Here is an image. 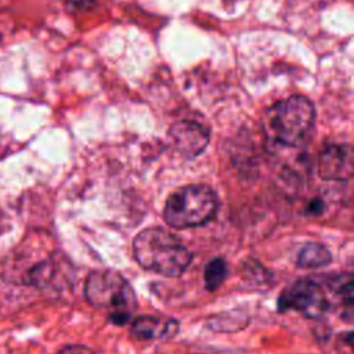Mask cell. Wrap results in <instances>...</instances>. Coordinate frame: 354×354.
Instances as JSON below:
<instances>
[{
  "instance_id": "obj_1",
  "label": "cell",
  "mask_w": 354,
  "mask_h": 354,
  "mask_svg": "<svg viewBox=\"0 0 354 354\" xmlns=\"http://www.w3.org/2000/svg\"><path fill=\"white\" fill-rule=\"evenodd\" d=\"M133 256L141 268L169 278L184 274L192 261L180 238L160 227L145 228L134 236Z\"/></svg>"
},
{
  "instance_id": "obj_2",
  "label": "cell",
  "mask_w": 354,
  "mask_h": 354,
  "mask_svg": "<svg viewBox=\"0 0 354 354\" xmlns=\"http://www.w3.org/2000/svg\"><path fill=\"white\" fill-rule=\"evenodd\" d=\"M315 109L313 102L303 95H290L271 105L263 116L266 136L285 147H300L313 130Z\"/></svg>"
},
{
  "instance_id": "obj_3",
  "label": "cell",
  "mask_w": 354,
  "mask_h": 354,
  "mask_svg": "<svg viewBox=\"0 0 354 354\" xmlns=\"http://www.w3.org/2000/svg\"><path fill=\"white\" fill-rule=\"evenodd\" d=\"M84 297L91 306L109 310V319L116 325L131 321L133 311L137 308L133 286L120 272L111 268L94 270L87 275Z\"/></svg>"
},
{
  "instance_id": "obj_4",
  "label": "cell",
  "mask_w": 354,
  "mask_h": 354,
  "mask_svg": "<svg viewBox=\"0 0 354 354\" xmlns=\"http://www.w3.org/2000/svg\"><path fill=\"white\" fill-rule=\"evenodd\" d=\"M218 210L216 192L203 184H191L174 191L163 209L165 221L177 230L209 223Z\"/></svg>"
},
{
  "instance_id": "obj_5",
  "label": "cell",
  "mask_w": 354,
  "mask_h": 354,
  "mask_svg": "<svg viewBox=\"0 0 354 354\" xmlns=\"http://www.w3.org/2000/svg\"><path fill=\"white\" fill-rule=\"evenodd\" d=\"M279 311H297L307 318H321L329 310V300L322 286L310 278H301L286 286L278 297Z\"/></svg>"
},
{
  "instance_id": "obj_6",
  "label": "cell",
  "mask_w": 354,
  "mask_h": 354,
  "mask_svg": "<svg viewBox=\"0 0 354 354\" xmlns=\"http://www.w3.org/2000/svg\"><path fill=\"white\" fill-rule=\"evenodd\" d=\"M318 174L324 180L344 181L353 174V152L348 145L332 144L318 158Z\"/></svg>"
},
{
  "instance_id": "obj_7",
  "label": "cell",
  "mask_w": 354,
  "mask_h": 354,
  "mask_svg": "<svg viewBox=\"0 0 354 354\" xmlns=\"http://www.w3.org/2000/svg\"><path fill=\"white\" fill-rule=\"evenodd\" d=\"M170 136L176 148L185 156L199 155L209 142V130L196 120H180L173 124Z\"/></svg>"
},
{
  "instance_id": "obj_8",
  "label": "cell",
  "mask_w": 354,
  "mask_h": 354,
  "mask_svg": "<svg viewBox=\"0 0 354 354\" xmlns=\"http://www.w3.org/2000/svg\"><path fill=\"white\" fill-rule=\"evenodd\" d=\"M177 332L178 322L176 319H167L155 315H140L131 322L133 336L142 340L169 339Z\"/></svg>"
},
{
  "instance_id": "obj_9",
  "label": "cell",
  "mask_w": 354,
  "mask_h": 354,
  "mask_svg": "<svg viewBox=\"0 0 354 354\" xmlns=\"http://www.w3.org/2000/svg\"><path fill=\"white\" fill-rule=\"evenodd\" d=\"M250 322V318L246 313L241 310H230L223 311L212 315L206 325L214 330V332H223V333H231V332H239L245 329Z\"/></svg>"
},
{
  "instance_id": "obj_10",
  "label": "cell",
  "mask_w": 354,
  "mask_h": 354,
  "mask_svg": "<svg viewBox=\"0 0 354 354\" xmlns=\"http://www.w3.org/2000/svg\"><path fill=\"white\" fill-rule=\"evenodd\" d=\"M332 261L330 250L317 242L306 243L297 253L296 264L300 268H319L325 267Z\"/></svg>"
},
{
  "instance_id": "obj_11",
  "label": "cell",
  "mask_w": 354,
  "mask_h": 354,
  "mask_svg": "<svg viewBox=\"0 0 354 354\" xmlns=\"http://www.w3.org/2000/svg\"><path fill=\"white\" fill-rule=\"evenodd\" d=\"M227 277V263L221 257H214L210 260L203 272V281H205V288L207 290H216L225 279Z\"/></svg>"
},
{
  "instance_id": "obj_12",
  "label": "cell",
  "mask_w": 354,
  "mask_h": 354,
  "mask_svg": "<svg viewBox=\"0 0 354 354\" xmlns=\"http://www.w3.org/2000/svg\"><path fill=\"white\" fill-rule=\"evenodd\" d=\"M330 289L343 300V306H347L348 310L353 307V278L350 274L340 275L329 281Z\"/></svg>"
},
{
  "instance_id": "obj_13",
  "label": "cell",
  "mask_w": 354,
  "mask_h": 354,
  "mask_svg": "<svg viewBox=\"0 0 354 354\" xmlns=\"http://www.w3.org/2000/svg\"><path fill=\"white\" fill-rule=\"evenodd\" d=\"M57 354H100V353L83 344H69L62 347Z\"/></svg>"
},
{
  "instance_id": "obj_14",
  "label": "cell",
  "mask_w": 354,
  "mask_h": 354,
  "mask_svg": "<svg viewBox=\"0 0 354 354\" xmlns=\"http://www.w3.org/2000/svg\"><path fill=\"white\" fill-rule=\"evenodd\" d=\"M65 6L71 11H83L94 4V0H64Z\"/></svg>"
},
{
  "instance_id": "obj_15",
  "label": "cell",
  "mask_w": 354,
  "mask_h": 354,
  "mask_svg": "<svg viewBox=\"0 0 354 354\" xmlns=\"http://www.w3.org/2000/svg\"><path fill=\"white\" fill-rule=\"evenodd\" d=\"M322 209H324V203L321 202V201H318V199H315V201H313L311 203H308V206H307V214H319L321 212H322Z\"/></svg>"
}]
</instances>
